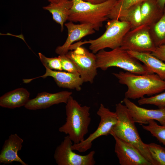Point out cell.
I'll list each match as a JSON object with an SVG mask.
<instances>
[{
  "mask_svg": "<svg viewBox=\"0 0 165 165\" xmlns=\"http://www.w3.org/2000/svg\"><path fill=\"white\" fill-rule=\"evenodd\" d=\"M119 82L127 86L125 98L136 99L152 95L165 90V80L156 74H136L128 72L113 73Z\"/></svg>",
  "mask_w": 165,
  "mask_h": 165,
  "instance_id": "6da1fadb",
  "label": "cell"
},
{
  "mask_svg": "<svg viewBox=\"0 0 165 165\" xmlns=\"http://www.w3.org/2000/svg\"><path fill=\"white\" fill-rule=\"evenodd\" d=\"M66 104V121L58 130L68 134L74 144H78L85 139L88 132L91 120L90 107L82 106L72 96Z\"/></svg>",
  "mask_w": 165,
  "mask_h": 165,
  "instance_id": "7a4b0ae2",
  "label": "cell"
},
{
  "mask_svg": "<svg viewBox=\"0 0 165 165\" xmlns=\"http://www.w3.org/2000/svg\"><path fill=\"white\" fill-rule=\"evenodd\" d=\"M73 6L68 20L73 22L92 25L95 31H99L118 0H108L99 4H93L83 0H72Z\"/></svg>",
  "mask_w": 165,
  "mask_h": 165,
  "instance_id": "3957f363",
  "label": "cell"
},
{
  "mask_svg": "<svg viewBox=\"0 0 165 165\" xmlns=\"http://www.w3.org/2000/svg\"><path fill=\"white\" fill-rule=\"evenodd\" d=\"M115 112L117 121L110 134L133 145L152 165H158L152 156L147 144L142 141L126 106L119 103L116 105Z\"/></svg>",
  "mask_w": 165,
  "mask_h": 165,
  "instance_id": "277c9868",
  "label": "cell"
},
{
  "mask_svg": "<svg viewBox=\"0 0 165 165\" xmlns=\"http://www.w3.org/2000/svg\"><path fill=\"white\" fill-rule=\"evenodd\" d=\"M97 68L103 71L115 67L131 73L138 75L153 73L144 64L120 47L107 51L101 50L96 54Z\"/></svg>",
  "mask_w": 165,
  "mask_h": 165,
  "instance_id": "5b68a950",
  "label": "cell"
},
{
  "mask_svg": "<svg viewBox=\"0 0 165 165\" xmlns=\"http://www.w3.org/2000/svg\"><path fill=\"white\" fill-rule=\"evenodd\" d=\"M105 28V32L100 37L72 44L69 48V50L86 44H90L89 49L94 54L105 48L113 50L119 47L124 36L131 29V26L129 22L114 19L107 21Z\"/></svg>",
  "mask_w": 165,
  "mask_h": 165,
  "instance_id": "8992f818",
  "label": "cell"
},
{
  "mask_svg": "<svg viewBox=\"0 0 165 165\" xmlns=\"http://www.w3.org/2000/svg\"><path fill=\"white\" fill-rule=\"evenodd\" d=\"M97 113L100 118L97 128L83 141L78 144H73L72 147L73 150L80 152H85L91 148L93 141L96 138L110 134L113 127L117 122L116 113L111 111L101 104Z\"/></svg>",
  "mask_w": 165,
  "mask_h": 165,
  "instance_id": "52a82bcc",
  "label": "cell"
},
{
  "mask_svg": "<svg viewBox=\"0 0 165 165\" xmlns=\"http://www.w3.org/2000/svg\"><path fill=\"white\" fill-rule=\"evenodd\" d=\"M156 47L150 35L149 27L143 24L129 31L124 36L120 47L127 51L150 53Z\"/></svg>",
  "mask_w": 165,
  "mask_h": 165,
  "instance_id": "ba28073f",
  "label": "cell"
},
{
  "mask_svg": "<svg viewBox=\"0 0 165 165\" xmlns=\"http://www.w3.org/2000/svg\"><path fill=\"white\" fill-rule=\"evenodd\" d=\"M66 55L75 64L84 82L93 83L97 74L96 54L81 46L68 51Z\"/></svg>",
  "mask_w": 165,
  "mask_h": 165,
  "instance_id": "9c48e42d",
  "label": "cell"
},
{
  "mask_svg": "<svg viewBox=\"0 0 165 165\" xmlns=\"http://www.w3.org/2000/svg\"><path fill=\"white\" fill-rule=\"evenodd\" d=\"M72 141L68 135L56 148L54 159L58 165H94L95 152L92 151L85 155L76 153L72 147Z\"/></svg>",
  "mask_w": 165,
  "mask_h": 165,
  "instance_id": "30bf717a",
  "label": "cell"
},
{
  "mask_svg": "<svg viewBox=\"0 0 165 165\" xmlns=\"http://www.w3.org/2000/svg\"><path fill=\"white\" fill-rule=\"evenodd\" d=\"M112 136L115 141V152L120 165H152L134 145Z\"/></svg>",
  "mask_w": 165,
  "mask_h": 165,
  "instance_id": "8fae6325",
  "label": "cell"
},
{
  "mask_svg": "<svg viewBox=\"0 0 165 165\" xmlns=\"http://www.w3.org/2000/svg\"><path fill=\"white\" fill-rule=\"evenodd\" d=\"M123 102L135 123L148 124L150 120H156L162 125H165V108L147 109L136 105L129 99L125 98Z\"/></svg>",
  "mask_w": 165,
  "mask_h": 165,
  "instance_id": "7c38bea8",
  "label": "cell"
},
{
  "mask_svg": "<svg viewBox=\"0 0 165 165\" xmlns=\"http://www.w3.org/2000/svg\"><path fill=\"white\" fill-rule=\"evenodd\" d=\"M72 92L64 91L55 93L43 92L38 93L34 98L29 99L24 106L30 110L46 109L54 105L66 104Z\"/></svg>",
  "mask_w": 165,
  "mask_h": 165,
  "instance_id": "4fadbf2b",
  "label": "cell"
},
{
  "mask_svg": "<svg viewBox=\"0 0 165 165\" xmlns=\"http://www.w3.org/2000/svg\"><path fill=\"white\" fill-rule=\"evenodd\" d=\"M45 68L46 72L43 75L31 79H23L24 82L28 83L37 78H45L50 76L53 78L57 85L60 88L75 90L77 91L81 90V86L84 82L79 75Z\"/></svg>",
  "mask_w": 165,
  "mask_h": 165,
  "instance_id": "5bb4252c",
  "label": "cell"
},
{
  "mask_svg": "<svg viewBox=\"0 0 165 165\" xmlns=\"http://www.w3.org/2000/svg\"><path fill=\"white\" fill-rule=\"evenodd\" d=\"M64 25L68 30V36L64 43L57 47L55 50L56 53L59 55L66 54L69 51L70 46L74 42L95 32L93 26L89 24H75L69 21Z\"/></svg>",
  "mask_w": 165,
  "mask_h": 165,
  "instance_id": "9a60e30c",
  "label": "cell"
},
{
  "mask_svg": "<svg viewBox=\"0 0 165 165\" xmlns=\"http://www.w3.org/2000/svg\"><path fill=\"white\" fill-rule=\"evenodd\" d=\"M23 139L16 134H11L6 140L0 153V163L9 164L14 162L27 165L19 156L18 152L22 147Z\"/></svg>",
  "mask_w": 165,
  "mask_h": 165,
  "instance_id": "2e32d148",
  "label": "cell"
},
{
  "mask_svg": "<svg viewBox=\"0 0 165 165\" xmlns=\"http://www.w3.org/2000/svg\"><path fill=\"white\" fill-rule=\"evenodd\" d=\"M30 94L24 88L16 89L6 93L0 97V106L14 109L24 106L29 101Z\"/></svg>",
  "mask_w": 165,
  "mask_h": 165,
  "instance_id": "e0dca14e",
  "label": "cell"
},
{
  "mask_svg": "<svg viewBox=\"0 0 165 165\" xmlns=\"http://www.w3.org/2000/svg\"><path fill=\"white\" fill-rule=\"evenodd\" d=\"M131 55L148 67L153 73L165 80V62L153 56L151 53L127 51Z\"/></svg>",
  "mask_w": 165,
  "mask_h": 165,
  "instance_id": "ac0fdd59",
  "label": "cell"
},
{
  "mask_svg": "<svg viewBox=\"0 0 165 165\" xmlns=\"http://www.w3.org/2000/svg\"><path fill=\"white\" fill-rule=\"evenodd\" d=\"M141 11L142 24L149 26L156 22L163 14V10L159 6L157 0H145L142 2Z\"/></svg>",
  "mask_w": 165,
  "mask_h": 165,
  "instance_id": "d6986e66",
  "label": "cell"
},
{
  "mask_svg": "<svg viewBox=\"0 0 165 165\" xmlns=\"http://www.w3.org/2000/svg\"><path fill=\"white\" fill-rule=\"evenodd\" d=\"M73 4L72 1L70 0L57 3H50L43 6V9L51 13L53 19L60 25L61 31H62L64 23L68 20L70 10Z\"/></svg>",
  "mask_w": 165,
  "mask_h": 165,
  "instance_id": "ffe728a7",
  "label": "cell"
},
{
  "mask_svg": "<svg viewBox=\"0 0 165 165\" xmlns=\"http://www.w3.org/2000/svg\"><path fill=\"white\" fill-rule=\"evenodd\" d=\"M141 3L135 4L129 8L122 14L119 19L120 20L129 22L131 26V30L142 25L141 11Z\"/></svg>",
  "mask_w": 165,
  "mask_h": 165,
  "instance_id": "44dd1931",
  "label": "cell"
},
{
  "mask_svg": "<svg viewBox=\"0 0 165 165\" xmlns=\"http://www.w3.org/2000/svg\"><path fill=\"white\" fill-rule=\"evenodd\" d=\"M152 39L156 46L165 44V6L161 18L149 26Z\"/></svg>",
  "mask_w": 165,
  "mask_h": 165,
  "instance_id": "7402d4cb",
  "label": "cell"
},
{
  "mask_svg": "<svg viewBox=\"0 0 165 165\" xmlns=\"http://www.w3.org/2000/svg\"><path fill=\"white\" fill-rule=\"evenodd\" d=\"M145 0H118L112 9L107 17L110 19H119L122 14L129 8Z\"/></svg>",
  "mask_w": 165,
  "mask_h": 165,
  "instance_id": "603a6c76",
  "label": "cell"
},
{
  "mask_svg": "<svg viewBox=\"0 0 165 165\" xmlns=\"http://www.w3.org/2000/svg\"><path fill=\"white\" fill-rule=\"evenodd\" d=\"M148 125H142L143 128L148 131L165 146V125H160L155 120L148 121Z\"/></svg>",
  "mask_w": 165,
  "mask_h": 165,
  "instance_id": "cb8c5ba5",
  "label": "cell"
},
{
  "mask_svg": "<svg viewBox=\"0 0 165 165\" xmlns=\"http://www.w3.org/2000/svg\"><path fill=\"white\" fill-rule=\"evenodd\" d=\"M147 147L158 165H165V147L155 143L147 144Z\"/></svg>",
  "mask_w": 165,
  "mask_h": 165,
  "instance_id": "d4e9b609",
  "label": "cell"
},
{
  "mask_svg": "<svg viewBox=\"0 0 165 165\" xmlns=\"http://www.w3.org/2000/svg\"><path fill=\"white\" fill-rule=\"evenodd\" d=\"M138 102L140 105H152L157 106L159 108H165V92L150 97L141 98Z\"/></svg>",
  "mask_w": 165,
  "mask_h": 165,
  "instance_id": "484cf974",
  "label": "cell"
},
{
  "mask_svg": "<svg viewBox=\"0 0 165 165\" xmlns=\"http://www.w3.org/2000/svg\"><path fill=\"white\" fill-rule=\"evenodd\" d=\"M38 54L40 60L45 68L60 71L63 70L61 63L58 57L49 58L41 53H39Z\"/></svg>",
  "mask_w": 165,
  "mask_h": 165,
  "instance_id": "4316f807",
  "label": "cell"
},
{
  "mask_svg": "<svg viewBox=\"0 0 165 165\" xmlns=\"http://www.w3.org/2000/svg\"><path fill=\"white\" fill-rule=\"evenodd\" d=\"M58 57L60 59L63 70L68 72L79 75L74 63L66 54L59 55Z\"/></svg>",
  "mask_w": 165,
  "mask_h": 165,
  "instance_id": "83f0119b",
  "label": "cell"
},
{
  "mask_svg": "<svg viewBox=\"0 0 165 165\" xmlns=\"http://www.w3.org/2000/svg\"><path fill=\"white\" fill-rule=\"evenodd\" d=\"M153 56L165 62V44L157 46L152 53Z\"/></svg>",
  "mask_w": 165,
  "mask_h": 165,
  "instance_id": "f1b7e54d",
  "label": "cell"
},
{
  "mask_svg": "<svg viewBox=\"0 0 165 165\" xmlns=\"http://www.w3.org/2000/svg\"><path fill=\"white\" fill-rule=\"evenodd\" d=\"M93 4H99L104 2L108 0H83Z\"/></svg>",
  "mask_w": 165,
  "mask_h": 165,
  "instance_id": "f546056e",
  "label": "cell"
},
{
  "mask_svg": "<svg viewBox=\"0 0 165 165\" xmlns=\"http://www.w3.org/2000/svg\"><path fill=\"white\" fill-rule=\"evenodd\" d=\"M158 4L160 8L163 10L165 6V0H157Z\"/></svg>",
  "mask_w": 165,
  "mask_h": 165,
  "instance_id": "4dcf8cb0",
  "label": "cell"
},
{
  "mask_svg": "<svg viewBox=\"0 0 165 165\" xmlns=\"http://www.w3.org/2000/svg\"><path fill=\"white\" fill-rule=\"evenodd\" d=\"M50 3H57L70 0H45Z\"/></svg>",
  "mask_w": 165,
  "mask_h": 165,
  "instance_id": "1f68e13d",
  "label": "cell"
}]
</instances>
